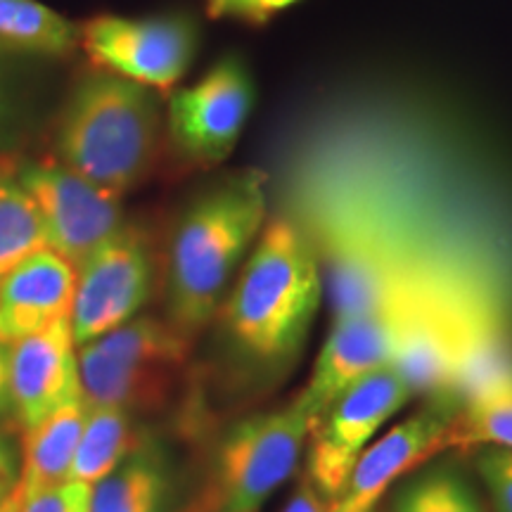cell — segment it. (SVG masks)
<instances>
[{"label":"cell","mask_w":512,"mask_h":512,"mask_svg":"<svg viewBox=\"0 0 512 512\" xmlns=\"http://www.w3.org/2000/svg\"><path fill=\"white\" fill-rule=\"evenodd\" d=\"M266 176H226L178 216L166 261L169 320L195 337L221 309L228 285L266 226Z\"/></svg>","instance_id":"6da1fadb"},{"label":"cell","mask_w":512,"mask_h":512,"mask_svg":"<svg viewBox=\"0 0 512 512\" xmlns=\"http://www.w3.org/2000/svg\"><path fill=\"white\" fill-rule=\"evenodd\" d=\"M320 299L323 273L311 242L290 219H273L223 299V328L247 358L278 366L302 351Z\"/></svg>","instance_id":"7a4b0ae2"},{"label":"cell","mask_w":512,"mask_h":512,"mask_svg":"<svg viewBox=\"0 0 512 512\" xmlns=\"http://www.w3.org/2000/svg\"><path fill=\"white\" fill-rule=\"evenodd\" d=\"M164 117L152 88L110 72L76 83L55 126V159L124 197L145 181L162 150Z\"/></svg>","instance_id":"3957f363"},{"label":"cell","mask_w":512,"mask_h":512,"mask_svg":"<svg viewBox=\"0 0 512 512\" xmlns=\"http://www.w3.org/2000/svg\"><path fill=\"white\" fill-rule=\"evenodd\" d=\"M311 422L297 401L230 427L214 467V512H259L297 472Z\"/></svg>","instance_id":"277c9868"},{"label":"cell","mask_w":512,"mask_h":512,"mask_svg":"<svg viewBox=\"0 0 512 512\" xmlns=\"http://www.w3.org/2000/svg\"><path fill=\"white\" fill-rule=\"evenodd\" d=\"M155 285V259L138 226H121L76 268L72 335L76 347L136 318Z\"/></svg>","instance_id":"5b68a950"},{"label":"cell","mask_w":512,"mask_h":512,"mask_svg":"<svg viewBox=\"0 0 512 512\" xmlns=\"http://www.w3.org/2000/svg\"><path fill=\"white\" fill-rule=\"evenodd\" d=\"M79 46L95 67L152 91H169L188 72L197 31L185 17L100 15L79 27Z\"/></svg>","instance_id":"8992f818"},{"label":"cell","mask_w":512,"mask_h":512,"mask_svg":"<svg viewBox=\"0 0 512 512\" xmlns=\"http://www.w3.org/2000/svg\"><path fill=\"white\" fill-rule=\"evenodd\" d=\"M411 389L392 366L358 380L325 411L309 434V479L337 501L351 467L389 418L411 399Z\"/></svg>","instance_id":"52a82bcc"},{"label":"cell","mask_w":512,"mask_h":512,"mask_svg":"<svg viewBox=\"0 0 512 512\" xmlns=\"http://www.w3.org/2000/svg\"><path fill=\"white\" fill-rule=\"evenodd\" d=\"M15 176L36 204L48 249L74 268L124 226L121 197L74 174L57 159L17 166Z\"/></svg>","instance_id":"ba28073f"},{"label":"cell","mask_w":512,"mask_h":512,"mask_svg":"<svg viewBox=\"0 0 512 512\" xmlns=\"http://www.w3.org/2000/svg\"><path fill=\"white\" fill-rule=\"evenodd\" d=\"M254 91L238 57H226L190 88L171 95L166 107V136L188 164L216 166L235 150Z\"/></svg>","instance_id":"9c48e42d"},{"label":"cell","mask_w":512,"mask_h":512,"mask_svg":"<svg viewBox=\"0 0 512 512\" xmlns=\"http://www.w3.org/2000/svg\"><path fill=\"white\" fill-rule=\"evenodd\" d=\"M420 294L411 290L380 311L335 320L313 363L309 384L294 399L309 418L311 430L351 384L392 363Z\"/></svg>","instance_id":"30bf717a"},{"label":"cell","mask_w":512,"mask_h":512,"mask_svg":"<svg viewBox=\"0 0 512 512\" xmlns=\"http://www.w3.org/2000/svg\"><path fill=\"white\" fill-rule=\"evenodd\" d=\"M484 323L472 313L437 299H418L411 320L396 347L392 366L411 394H430L458 408L456 387L463 373L467 351Z\"/></svg>","instance_id":"8fae6325"},{"label":"cell","mask_w":512,"mask_h":512,"mask_svg":"<svg viewBox=\"0 0 512 512\" xmlns=\"http://www.w3.org/2000/svg\"><path fill=\"white\" fill-rule=\"evenodd\" d=\"M458 408L437 399L373 441L351 467L335 512H373L380 498L422 460L444 451Z\"/></svg>","instance_id":"7c38bea8"},{"label":"cell","mask_w":512,"mask_h":512,"mask_svg":"<svg viewBox=\"0 0 512 512\" xmlns=\"http://www.w3.org/2000/svg\"><path fill=\"white\" fill-rule=\"evenodd\" d=\"M76 349L69 316L8 344L10 408L24 430L81 396Z\"/></svg>","instance_id":"4fadbf2b"},{"label":"cell","mask_w":512,"mask_h":512,"mask_svg":"<svg viewBox=\"0 0 512 512\" xmlns=\"http://www.w3.org/2000/svg\"><path fill=\"white\" fill-rule=\"evenodd\" d=\"M76 268L53 249L43 247L0 278V342L46 330L72 313Z\"/></svg>","instance_id":"5bb4252c"},{"label":"cell","mask_w":512,"mask_h":512,"mask_svg":"<svg viewBox=\"0 0 512 512\" xmlns=\"http://www.w3.org/2000/svg\"><path fill=\"white\" fill-rule=\"evenodd\" d=\"M328 287L335 320L380 311L413 290L387 247L373 235L351 228L332 238Z\"/></svg>","instance_id":"9a60e30c"},{"label":"cell","mask_w":512,"mask_h":512,"mask_svg":"<svg viewBox=\"0 0 512 512\" xmlns=\"http://www.w3.org/2000/svg\"><path fill=\"white\" fill-rule=\"evenodd\" d=\"M86 418L88 408L79 396L38 425L29 427L22 446V467L10 491L17 508L50 486L67 482Z\"/></svg>","instance_id":"2e32d148"},{"label":"cell","mask_w":512,"mask_h":512,"mask_svg":"<svg viewBox=\"0 0 512 512\" xmlns=\"http://www.w3.org/2000/svg\"><path fill=\"white\" fill-rule=\"evenodd\" d=\"M174 501L171 460L157 441L145 439L117 470L91 486L88 512H174Z\"/></svg>","instance_id":"e0dca14e"},{"label":"cell","mask_w":512,"mask_h":512,"mask_svg":"<svg viewBox=\"0 0 512 512\" xmlns=\"http://www.w3.org/2000/svg\"><path fill=\"white\" fill-rule=\"evenodd\" d=\"M145 439L136 427V415L121 408H88L69 479L88 486L98 484L143 446Z\"/></svg>","instance_id":"ac0fdd59"},{"label":"cell","mask_w":512,"mask_h":512,"mask_svg":"<svg viewBox=\"0 0 512 512\" xmlns=\"http://www.w3.org/2000/svg\"><path fill=\"white\" fill-rule=\"evenodd\" d=\"M458 444L512 451V366L486 380L460 403L446 448Z\"/></svg>","instance_id":"d6986e66"},{"label":"cell","mask_w":512,"mask_h":512,"mask_svg":"<svg viewBox=\"0 0 512 512\" xmlns=\"http://www.w3.org/2000/svg\"><path fill=\"white\" fill-rule=\"evenodd\" d=\"M79 46V27L38 0H0V48L67 55Z\"/></svg>","instance_id":"ffe728a7"},{"label":"cell","mask_w":512,"mask_h":512,"mask_svg":"<svg viewBox=\"0 0 512 512\" xmlns=\"http://www.w3.org/2000/svg\"><path fill=\"white\" fill-rule=\"evenodd\" d=\"M48 247L38 209L15 176L0 169V278L38 249Z\"/></svg>","instance_id":"44dd1931"},{"label":"cell","mask_w":512,"mask_h":512,"mask_svg":"<svg viewBox=\"0 0 512 512\" xmlns=\"http://www.w3.org/2000/svg\"><path fill=\"white\" fill-rule=\"evenodd\" d=\"M392 512H484V508L465 477L448 467H434L403 486Z\"/></svg>","instance_id":"7402d4cb"},{"label":"cell","mask_w":512,"mask_h":512,"mask_svg":"<svg viewBox=\"0 0 512 512\" xmlns=\"http://www.w3.org/2000/svg\"><path fill=\"white\" fill-rule=\"evenodd\" d=\"M475 465L494 512H512V451L482 446Z\"/></svg>","instance_id":"603a6c76"},{"label":"cell","mask_w":512,"mask_h":512,"mask_svg":"<svg viewBox=\"0 0 512 512\" xmlns=\"http://www.w3.org/2000/svg\"><path fill=\"white\" fill-rule=\"evenodd\" d=\"M88 503H91V486L67 479L31 496L19 505V512H88Z\"/></svg>","instance_id":"cb8c5ba5"},{"label":"cell","mask_w":512,"mask_h":512,"mask_svg":"<svg viewBox=\"0 0 512 512\" xmlns=\"http://www.w3.org/2000/svg\"><path fill=\"white\" fill-rule=\"evenodd\" d=\"M297 0H207L214 17L242 19V22H266L275 12L290 8Z\"/></svg>","instance_id":"d4e9b609"},{"label":"cell","mask_w":512,"mask_h":512,"mask_svg":"<svg viewBox=\"0 0 512 512\" xmlns=\"http://www.w3.org/2000/svg\"><path fill=\"white\" fill-rule=\"evenodd\" d=\"M283 512H335V501L323 494L309 477L287 498Z\"/></svg>","instance_id":"484cf974"},{"label":"cell","mask_w":512,"mask_h":512,"mask_svg":"<svg viewBox=\"0 0 512 512\" xmlns=\"http://www.w3.org/2000/svg\"><path fill=\"white\" fill-rule=\"evenodd\" d=\"M15 479H17L15 458H12V451L8 448V444L0 439V498L10 494L12 486H15Z\"/></svg>","instance_id":"4316f807"},{"label":"cell","mask_w":512,"mask_h":512,"mask_svg":"<svg viewBox=\"0 0 512 512\" xmlns=\"http://www.w3.org/2000/svg\"><path fill=\"white\" fill-rule=\"evenodd\" d=\"M12 413L8 387V344L0 342V422Z\"/></svg>","instance_id":"83f0119b"},{"label":"cell","mask_w":512,"mask_h":512,"mask_svg":"<svg viewBox=\"0 0 512 512\" xmlns=\"http://www.w3.org/2000/svg\"><path fill=\"white\" fill-rule=\"evenodd\" d=\"M0 512H19L17 503H15V498H12L10 494L0 498Z\"/></svg>","instance_id":"f1b7e54d"},{"label":"cell","mask_w":512,"mask_h":512,"mask_svg":"<svg viewBox=\"0 0 512 512\" xmlns=\"http://www.w3.org/2000/svg\"><path fill=\"white\" fill-rule=\"evenodd\" d=\"M185 512H214V510H211L209 501H202V503L192 505V508H190V510H185Z\"/></svg>","instance_id":"f546056e"}]
</instances>
